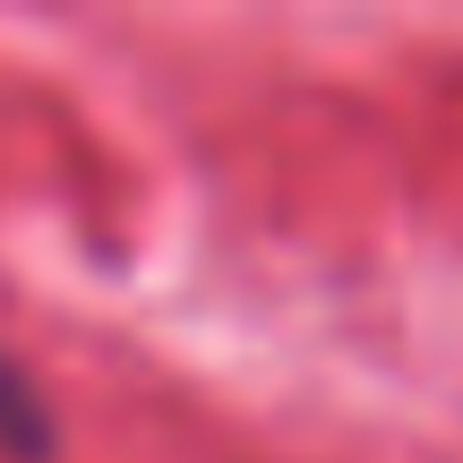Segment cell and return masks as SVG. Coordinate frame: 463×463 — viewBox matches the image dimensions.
I'll list each match as a JSON object with an SVG mask.
<instances>
[{"mask_svg": "<svg viewBox=\"0 0 463 463\" xmlns=\"http://www.w3.org/2000/svg\"><path fill=\"white\" fill-rule=\"evenodd\" d=\"M0 455H17V463L52 455V403H43V386H34L9 352H0Z\"/></svg>", "mask_w": 463, "mask_h": 463, "instance_id": "1", "label": "cell"}]
</instances>
